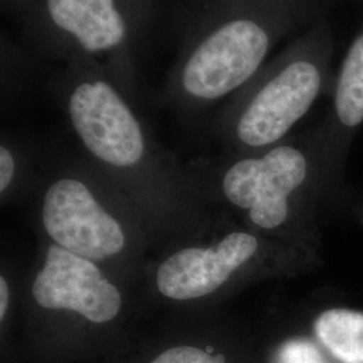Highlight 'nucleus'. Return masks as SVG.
Instances as JSON below:
<instances>
[{
  "label": "nucleus",
  "instance_id": "nucleus-1",
  "mask_svg": "<svg viewBox=\"0 0 363 363\" xmlns=\"http://www.w3.org/2000/svg\"><path fill=\"white\" fill-rule=\"evenodd\" d=\"M199 10L167 74L169 91L187 104H210L242 86L272 42L268 27L237 13L232 0L203 3Z\"/></svg>",
  "mask_w": 363,
  "mask_h": 363
},
{
  "label": "nucleus",
  "instance_id": "nucleus-2",
  "mask_svg": "<svg viewBox=\"0 0 363 363\" xmlns=\"http://www.w3.org/2000/svg\"><path fill=\"white\" fill-rule=\"evenodd\" d=\"M25 19L28 37L48 55L100 73L121 91L133 85L136 35L117 0H37Z\"/></svg>",
  "mask_w": 363,
  "mask_h": 363
},
{
  "label": "nucleus",
  "instance_id": "nucleus-3",
  "mask_svg": "<svg viewBox=\"0 0 363 363\" xmlns=\"http://www.w3.org/2000/svg\"><path fill=\"white\" fill-rule=\"evenodd\" d=\"M62 77L67 115L85 148L108 166H138L147 152V140L121 89L81 66H67Z\"/></svg>",
  "mask_w": 363,
  "mask_h": 363
},
{
  "label": "nucleus",
  "instance_id": "nucleus-4",
  "mask_svg": "<svg viewBox=\"0 0 363 363\" xmlns=\"http://www.w3.org/2000/svg\"><path fill=\"white\" fill-rule=\"evenodd\" d=\"M43 225L57 245L88 259H104L125 247V235L89 189L76 179L52 183L45 195Z\"/></svg>",
  "mask_w": 363,
  "mask_h": 363
},
{
  "label": "nucleus",
  "instance_id": "nucleus-5",
  "mask_svg": "<svg viewBox=\"0 0 363 363\" xmlns=\"http://www.w3.org/2000/svg\"><path fill=\"white\" fill-rule=\"evenodd\" d=\"M307 175V160L294 147H277L262 157H249L226 171L222 189L226 198L247 208L252 220L264 229L280 226L288 216V195Z\"/></svg>",
  "mask_w": 363,
  "mask_h": 363
},
{
  "label": "nucleus",
  "instance_id": "nucleus-6",
  "mask_svg": "<svg viewBox=\"0 0 363 363\" xmlns=\"http://www.w3.org/2000/svg\"><path fill=\"white\" fill-rule=\"evenodd\" d=\"M318 67L296 60L268 78L252 96L235 124L237 139L262 147L281 139L304 116L320 88Z\"/></svg>",
  "mask_w": 363,
  "mask_h": 363
},
{
  "label": "nucleus",
  "instance_id": "nucleus-7",
  "mask_svg": "<svg viewBox=\"0 0 363 363\" xmlns=\"http://www.w3.org/2000/svg\"><path fill=\"white\" fill-rule=\"evenodd\" d=\"M33 296L48 310H69L93 323L113 320L121 308V295L91 259L52 245L38 273Z\"/></svg>",
  "mask_w": 363,
  "mask_h": 363
},
{
  "label": "nucleus",
  "instance_id": "nucleus-8",
  "mask_svg": "<svg viewBox=\"0 0 363 363\" xmlns=\"http://www.w3.org/2000/svg\"><path fill=\"white\" fill-rule=\"evenodd\" d=\"M256 250L257 240L247 233L229 234L208 249H182L160 264L156 286L162 295L174 300L203 298L223 286Z\"/></svg>",
  "mask_w": 363,
  "mask_h": 363
},
{
  "label": "nucleus",
  "instance_id": "nucleus-9",
  "mask_svg": "<svg viewBox=\"0 0 363 363\" xmlns=\"http://www.w3.org/2000/svg\"><path fill=\"white\" fill-rule=\"evenodd\" d=\"M315 333L337 361L363 363V313L345 308L323 312L315 322Z\"/></svg>",
  "mask_w": 363,
  "mask_h": 363
},
{
  "label": "nucleus",
  "instance_id": "nucleus-10",
  "mask_svg": "<svg viewBox=\"0 0 363 363\" xmlns=\"http://www.w3.org/2000/svg\"><path fill=\"white\" fill-rule=\"evenodd\" d=\"M339 120L355 127L363 121V35L351 46L340 72L335 96Z\"/></svg>",
  "mask_w": 363,
  "mask_h": 363
},
{
  "label": "nucleus",
  "instance_id": "nucleus-11",
  "mask_svg": "<svg viewBox=\"0 0 363 363\" xmlns=\"http://www.w3.org/2000/svg\"><path fill=\"white\" fill-rule=\"evenodd\" d=\"M277 363H328L311 342L289 340L279 351Z\"/></svg>",
  "mask_w": 363,
  "mask_h": 363
},
{
  "label": "nucleus",
  "instance_id": "nucleus-12",
  "mask_svg": "<svg viewBox=\"0 0 363 363\" xmlns=\"http://www.w3.org/2000/svg\"><path fill=\"white\" fill-rule=\"evenodd\" d=\"M130 21L136 38L148 26L155 10L156 0H117Z\"/></svg>",
  "mask_w": 363,
  "mask_h": 363
},
{
  "label": "nucleus",
  "instance_id": "nucleus-13",
  "mask_svg": "<svg viewBox=\"0 0 363 363\" xmlns=\"http://www.w3.org/2000/svg\"><path fill=\"white\" fill-rule=\"evenodd\" d=\"M151 363H220L206 351L193 346H177L163 351Z\"/></svg>",
  "mask_w": 363,
  "mask_h": 363
},
{
  "label": "nucleus",
  "instance_id": "nucleus-14",
  "mask_svg": "<svg viewBox=\"0 0 363 363\" xmlns=\"http://www.w3.org/2000/svg\"><path fill=\"white\" fill-rule=\"evenodd\" d=\"M15 157L13 152L6 147H0V191H6L15 175Z\"/></svg>",
  "mask_w": 363,
  "mask_h": 363
},
{
  "label": "nucleus",
  "instance_id": "nucleus-15",
  "mask_svg": "<svg viewBox=\"0 0 363 363\" xmlns=\"http://www.w3.org/2000/svg\"><path fill=\"white\" fill-rule=\"evenodd\" d=\"M9 306V286L4 277L0 279V319H4Z\"/></svg>",
  "mask_w": 363,
  "mask_h": 363
},
{
  "label": "nucleus",
  "instance_id": "nucleus-16",
  "mask_svg": "<svg viewBox=\"0 0 363 363\" xmlns=\"http://www.w3.org/2000/svg\"><path fill=\"white\" fill-rule=\"evenodd\" d=\"M4 3L7 4H13V6H22L23 9H26L28 6V1L27 0H3Z\"/></svg>",
  "mask_w": 363,
  "mask_h": 363
},
{
  "label": "nucleus",
  "instance_id": "nucleus-17",
  "mask_svg": "<svg viewBox=\"0 0 363 363\" xmlns=\"http://www.w3.org/2000/svg\"><path fill=\"white\" fill-rule=\"evenodd\" d=\"M198 4H203V3H208V1H216V0H195Z\"/></svg>",
  "mask_w": 363,
  "mask_h": 363
}]
</instances>
